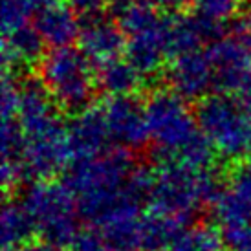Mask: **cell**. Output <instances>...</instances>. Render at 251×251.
<instances>
[{"instance_id":"obj_1","label":"cell","mask_w":251,"mask_h":251,"mask_svg":"<svg viewBox=\"0 0 251 251\" xmlns=\"http://www.w3.org/2000/svg\"><path fill=\"white\" fill-rule=\"evenodd\" d=\"M213 167H193L180 161H163L154 167L149 211L187 224L198 211L211 205L222 189Z\"/></svg>"},{"instance_id":"obj_2","label":"cell","mask_w":251,"mask_h":251,"mask_svg":"<svg viewBox=\"0 0 251 251\" xmlns=\"http://www.w3.org/2000/svg\"><path fill=\"white\" fill-rule=\"evenodd\" d=\"M90 59L77 48H57L48 51L39 63V79L53 103L70 114L92 106L98 90V79Z\"/></svg>"},{"instance_id":"obj_3","label":"cell","mask_w":251,"mask_h":251,"mask_svg":"<svg viewBox=\"0 0 251 251\" xmlns=\"http://www.w3.org/2000/svg\"><path fill=\"white\" fill-rule=\"evenodd\" d=\"M35 224L37 235L50 244L70 246L81 231L79 207L74 193L64 181H31L21 198Z\"/></svg>"},{"instance_id":"obj_4","label":"cell","mask_w":251,"mask_h":251,"mask_svg":"<svg viewBox=\"0 0 251 251\" xmlns=\"http://www.w3.org/2000/svg\"><path fill=\"white\" fill-rule=\"evenodd\" d=\"M195 116L216 154L233 161L251 158V118L238 99L211 94L198 101Z\"/></svg>"},{"instance_id":"obj_5","label":"cell","mask_w":251,"mask_h":251,"mask_svg":"<svg viewBox=\"0 0 251 251\" xmlns=\"http://www.w3.org/2000/svg\"><path fill=\"white\" fill-rule=\"evenodd\" d=\"M149 136L158 163L176 161L200 134L196 116L173 90H156L145 101Z\"/></svg>"},{"instance_id":"obj_6","label":"cell","mask_w":251,"mask_h":251,"mask_svg":"<svg viewBox=\"0 0 251 251\" xmlns=\"http://www.w3.org/2000/svg\"><path fill=\"white\" fill-rule=\"evenodd\" d=\"M101 106L105 112L110 138L118 147L136 151L151 141L145 103H141L136 96L108 98Z\"/></svg>"},{"instance_id":"obj_7","label":"cell","mask_w":251,"mask_h":251,"mask_svg":"<svg viewBox=\"0 0 251 251\" xmlns=\"http://www.w3.org/2000/svg\"><path fill=\"white\" fill-rule=\"evenodd\" d=\"M169 90L185 101H202L215 90V72L207 51L196 50L175 57L167 68Z\"/></svg>"},{"instance_id":"obj_8","label":"cell","mask_w":251,"mask_h":251,"mask_svg":"<svg viewBox=\"0 0 251 251\" xmlns=\"http://www.w3.org/2000/svg\"><path fill=\"white\" fill-rule=\"evenodd\" d=\"M215 72V94H238L251 79V51L229 37L215 41L207 50Z\"/></svg>"},{"instance_id":"obj_9","label":"cell","mask_w":251,"mask_h":251,"mask_svg":"<svg viewBox=\"0 0 251 251\" xmlns=\"http://www.w3.org/2000/svg\"><path fill=\"white\" fill-rule=\"evenodd\" d=\"M211 215L222 227L251 222V158L233 169L229 181L211 203Z\"/></svg>"},{"instance_id":"obj_10","label":"cell","mask_w":251,"mask_h":251,"mask_svg":"<svg viewBox=\"0 0 251 251\" xmlns=\"http://www.w3.org/2000/svg\"><path fill=\"white\" fill-rule=\"evenodd\" d=\"M79 50L99 66L119 59L126 50V37L110 17H105L99 11L84 13L81 19Z\"/></svg>"},{"instance_id":"obj_11","label":"cell","mask_w":251,"mask_h":251,"mask_svg":"<svg viewBox=\"0 0 251 251\" xmlns=\"http://www.w3.org/2000/svg\"><path fill=\"white\" fill-rule=\"evenodd\" d=\"M110 132L103 106H88L68 123V143L72 161L90 160L110 151Z\"/></svg>"},{"instance_id":"obj_12","label":"cell","mask_w":251,"mask_h":251,"mask_svg":"<svg viewBox=\"0 0 251 251\" xmlns=\"http://www.w3.org/2000/svg\"><path fill=\"white\" fill-rule=\"evenodd\" d=\"M224 22L205 19L202 15L176 13L167 17V53L171 59L196 51L205 42L220 41Z\"/></svg>"},{"instance_id":"obj_13","label":"cell","mask_w":251,"mask_h":251,"mask_svg":"<svg viewBox=\"0 0 251 251\" xmlns=\"http://www.w3.org/2000/svg\"><path fill=\"white\" fill-rule=\"evenodd\" d=\"M126 59L136 66L141 75H152L161 68L167 53V17L141 33L126 39Z\"/></svg>"},{"instance_id":"obj_14","label":"cell","mask_w":251,"mask_h":251,"mask_svg":"<svg viewBox=\"0 0 251 251\" xmlns=\"http://www.w3.org/2000/svg\"><path fill=\"white\" fill-rule=\"evenodd\" d=\"M33 26L51 50L68 48L81 35V19L75 15V9L61 2L37 11Z\"/></svg>"},{"instance_id":"obj_15","label":"cell","mask_w":251,"mask_h":251,"mask_svg":"<svg viewBox=\"0 0 251 251\" xmlns=\"http://www.w3.org/2000/svg\"><path fill=\"white\" fill-rule=\"evenodd\" d=\"M44 44L35 26H24L9 35H4L2 42V64L4 72H11L19 64H39L44 57Z\"/></svg>"},{"instance_id":"obj_16","label":"cell","mask_w":251,"mask_h":251,"mask_svg":"<svg viewBox=\"0 0 251 251\" xmlns=\"http://www.w3.org/2000/svg\"><path fill=\"white\" fill-rule=\"evenodd\" d=\"M98 88L108 94L110 98L118 96H134L140 90L143 75L136 70L128 59H114L105 64H99L96 72Z\"/></svg>"},{"instance_id":"obj_17","label":"cell","mask_w":251,"mask_h":251,"mask_svg":"<svg viewBox=\"0 0 251 251\" xmlns=\"http://www.w3.org/2000/svg\"><path fill=\"white\" fill-rule=\"evenodd\" d=\"M0 235H2L4 248H21L28 244L31 237L37 235L35 224L21 200H11L4 203L2 220H0Z\"/></svg>"},{"instance_id":"obj_18","label":"cell","mask_w":251,"mask_h":251,"mask_svg":"<svg viewBox=\"0 0 251 251\" xmlns=\"http://www.w3.org/2000/svg\"><path fill=\"white\" fill-rule=\"evenodd\" d=\"M167 251H226L222 233L209 226L185 227Z\"/></svg>"},{"instance_id":"obj_19","label":"cell","mask_w":251,"mask_h":251,"mask_svg":"<svg viewBox=\"0 0 251 251\" xmlns=\"http://www.w3.org/2000/svg\"><path fill=\"white\" fill-rule=\"evenodd\" d=\"M33 9L28 0H2V31L9 35L17 29L28 26Z\"/></svg>"},{"instance_id":"obj_20","label":"cell","mask_w":251,"mask_h":251,"mask_svg":"<svg viewBox=\"0 0 251 251\" xmlns=\"http://www.w3.org/2000/svg\"><path fill=\"white\" fill-rule=\"evenodd\" d=\"M196 13L216 22H226L238 13L240 0H193Z\"/></svg>"},{"instance_id":"obj_21","label":"cell","mask_w":251,"mask_h":251,"mask_svg":"<svg viewBox=\"0 0 251 251\" xmlns=\"http://www.w3.org/2000/svg\"><path fill=\"white\" fill-rule=\"evenodd\" d=\"M226 251H251V222L222 227Z\"/></svg>"},{"instance_id":"obj_22","label":"cell","mask_w":251,"mask_h":251,"mask_svg":"<svg viewBox=\"0 0 251 251\" xmlns=\"http://www.w3.org/2000/svg\"><path fill=\"white\" fill-rule=\"evenodd\" d=\"M68 248L70 251H106V246L99 235V231L92 224L81 227V231L77 233V237L74 238V242Z\"/></svg>"},{"instance_id":"obj_23","label":"cell","mask_w":251,"mask_h":251,"mask_svg":"<svg viewBox=\"0 0 251 251\" xmlns=\"http://www.w3.org/2000/svg\"><path fill=\"white\" fill-rule=\"evenodd\" d=\"M235 31H237L238 41L242 42L246 48L251 51V11L248 15H244L242 19H238Z\"/></svg>"},{"instance_id":"obj_24","label":"cell","mask_w":251,"mask_h":251,"mask_svg":"<svg viewBox=\"0 0 251 251\" xmlns=\"http://www.w3.org/2000/svg\"><path fill=\"white\" fill-rule=\"evenodd\" d=\"M112 0H68V4H70L74 9L77 11H83L84 13H96L99 11L103 6H108Z\"/></svg>"},{"instance_id":"obj_25","label":"cell","mask_w":251,"mask_h":251,"mask_svg":"<svg viewBox=\"0 0 251 251\" xmlns=\"http://www.w3.org/2000/svg\"><path fill=\"white\" fill-rule=\"evenodd\" d=\"M151 6H154L156 9L167 11V13H176L183 9L185 6H189L193 0H147Z\"/></svg>"},{"instance_id":"obj_26","label":"cell","mask_w":251,"mask_h":251,"mask_svg":"<svg viewBox=\"0 0 251 251\" xmlns=\"http://www.w3.org/2000/svg\"><path fill=\"white\" fill-rule=\"evenodd\" d=\"M2 251H64L61 246L50 244L46 240L41 242H28V244L21 246V248H2Z\"/></svg>"},{"instance_id":"obj_27","label":"cell","mask_w":251,"mask_h":251,"mask_svg":"<svg viewBox=\"0 0 251 251\" xmlns=\"http://www.w3.org/2000/svg\"><path fill=\"white\" fill-rule=\"evenodd\" d=\"M28 2L33 11H41V9H46V7L57 4L59 0H28Z\"/></svg>"},{"instance_id":"obj_28","label":"cell","mask_w":251,"mask_h":251,"mask_svg":"<svg viewBox=\"0 0 251 251\" xmlns=\"http://www.w3.org/2000/svg\"><path fill=\"white\" fill-rule=\"evenodd\" d=\"M250 118H251V114H250Z\"/></svg>"}]
</instances>
